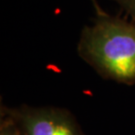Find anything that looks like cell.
<instances>
[{
    "label": "cell",
    "mask_w": 135,
    "mask_h": 135,
    "mask_svg": "<svg viewBox=\"0 0 135 135\" xmlns=\"http://www.w3.org/2000/svg\"><path fill=\"white\" fill-rule=\"evenodd\" d=\"M90 1H91L92 6H93V8H94V11H95V15H100V14L105 13L104 9L99 5V3H98L97 0H90Z\"/></svg>",
    "instance_id": "5b68a950"
},
{
    "label": "cell",
    "mask_w": 135,
    "mask_h": 135,
    "mask_svg": "<svg viewBox=\"0 0 135 135\" xmlns=\"http://www.w3.org/2000/svg\"><path fill=\"white\" fill-rule=\"evenodd\" d=\"M4 115V120L1 121L0 135H22L19 127L15 123V121L8 115L6 114Z\"/></svg>",
    "instance_id": "3957f363"
},
{
    "label": "cell",
    "mask_w": 135,
    "mask_h": 135,
    "mask_svg": "<svg viewBox=\"0 0 135 135\" xmlns=\"http://www.w3.org/2000/svg\"><path fill=\"white\" fill-rule=\"evenodd\" d=\"M77 54L106 80L135 85V22L107 12L84 26Z\"/></svg>",
    "instance_id": "6da1fadb"
},
{
    "label": "cell",
    "mask_w": 135,
    "mask_h": 135,
    "mask_svg": "<svg viewBox=\"0 0 135 135\" xmlns=\"http://www.w3.org/2000/svg\"><path fill=\"white\" fill-rule=\"evenodd\" d=\"M22 135H83L71 113L58 107L4 108Z\"/></svg>",
    "instance_id": "7a4b0ae2"
},
{
    "label": "cell",
    "mask_w": 135,
    "mask_h": 135,
    "mask_svg": "<svg viewBox=\"0 0 135 135\" xmlns=\"http://www.w3.org/2000/svg\"><path fill=\"white\" fill-rule=\"evenodd\" d=\"M125 11L135 22V0H112Z\"/></svg>",
    "instance_id": "277c9868"
}]
</instances>
